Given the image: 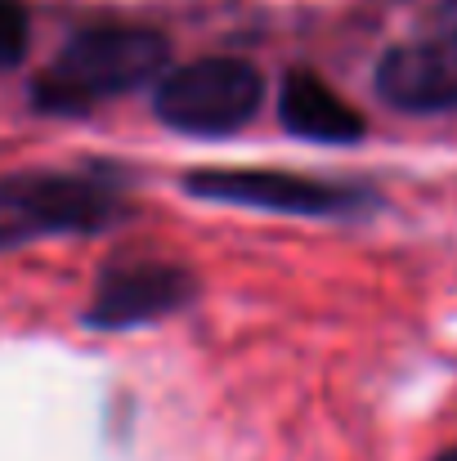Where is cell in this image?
Returning <instances> with one entry per match:
<instances>
[{"label": "cell", "instance_id": "cell-1", "mask_svg": "<svg viewBox=\"0 0 457 461\" xmlns=\"http://www.w3.org/2000/svg\"><path fill=\"white\" fill-rule=\"evenodd\" d=\"M166 36L149 27H90L72 36L36 77L32 104L41 113H86L126 90H140L166 68Z\"/></svg>", "mask_w": 457, "mask_h": 461}, {"label": "cell", "instance_id": "cell-2", "mask_svg": "<svg viewBox=\"0 0 457 461\" xmlns=\"http://www.w3.org/2000/svg\"><path fill=\"white\" fill-rule=\"evenodd\" d=\"M265 81L247 59H193L152 90V113L184 135H229L260 108Z\"/></svg>", "mask_w": 457, "mask_h": 461}, {"label": "cell", "instance_id": "cell-3", "mask_svg": "<svg viewBox=\"0 0 457 461\" xmlns=\"http://www.w3.org/2000/svg\"><path fill=\"white\" fill-rule=\"evenodd\" d=\"M122 215V202L81 175H14L0 179V247L41 233H95Z\"/></svg>", "mask_w": 457, "mask_h": 461}, {"label": "cell", "instance_id": "cell-4", "mask_svg": "<svg viewBox=\"0 0 457 461\" xmlns=\"http://www.w3.org/2000/svg\"><path fill=\"white\" fill-rule=\"evenodd\" d=\"M184 188L206 202L251 206V211H274V215H350V211H363L368 202L363 188L309 179L297 170H193Z\"/></svg>", "mask_w": 457, "mask_h": 461}, {"label": "cell", "instance_id": "cell-5", "mask_svg": "<svg viewBox=\"0 0 457 461\" xmlns=\"http://www.w3.org/2000/svg\"><path fill=\"white\" fill-rule=\"evenodd\" d=\"M193 301V278L179 265H161V260H135V265H117L99 278L95 301L86 309L90 327H140V322H157L166 313Z\"/></svg>", "mask_w": 457, "mask_h": 461}, {"label": "cell", "instance_id": "cell-6", "mask_svg": "<svg viewBox=\"0 0 457 461\" xmlns=\"http://www.w3.org/2000/svg\"><path fill=\"white\" fill-rule=\"evenodd\" d=\"M377 95L399 113H453L457 108V32L422 36L386 50L377 63Z\"/></svg>", "mask_w": 457, "mask_h": 461}, {"label": "cell", "instance_id": "cell-7", "mask_svg": "<svg viewBox=\"0 0 457 461\" xmlns=\"http://www.w3.org/2000/svg\"><path fill=\"white\" fill-rule=\"evenodd\" d=\"M279 117L292 135L314 140V144H354L363 140V117L314 72H292L283 81Z\"/></svg>", "mask_w": 457, "mask_h": 461}, {"label": "cell", "instance_id": "cell-8", "mask_svg": "<svg viewBox=\"0 0 457 461\" xmlns=\"http://www.w3.org/2000/svg\"><path fill=\"white\" fill-rule=\"evenodd\" d=\"M27 50V14L18 0H0V68L18 63Z\"/></svg>", "mask_w": 457, "mask_h": 461}, {"label": "cell", "instance_id": "cell-9", "mask_svg": "<svg viewBox=\"0 0 457 461\" xmlns=\"http://www.w3.org/2000/svg\"><path fill=\"white\" fill-rule=\"evenodd\" d=\"M435 461H457V448H449V453H440Z\"/></svg>", "mask_w": 457, "mask_h": 461}]
</instances>
